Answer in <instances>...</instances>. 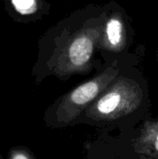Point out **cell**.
<instances>
[{"instance_id": "cell-1", "label": "cell", "mask_w": 158, "mask_h": 159, "mask_svg": "<svg viewBox=\"0 0 158 159\" xmlns=\"http://www.w3.org/2000/svg\"><path fill=\"white\" fill-rule=\"evenodd\" d=\"M146 89L135 75L122 73L82 114L76 123L116 122L139 110L146 100Z\"/></svg>"}, {"instance_id": "cell-2", "label": "cell", "mask_w": 158, "mask_h": 159, "mask_svg": "<svg viewBox=\"0 0 158 159\" xmlns=\"http://www.w3.org/2000/svg\"><path fill=\"white\" fill-rule=\"evenodd\" d=\"M117 60L112 61L91 79L62 95L47 112L45 122L52 128H63L76 121L98 99L108 86L122 73Z\"/></svg>"}, {"instance_id": "cell-3", "label": "cell", "mask_w": 158, "mask_h": 159, "mask_svg": "<svg viewBox=\"0 0 158 159\" xmlns=\"http://www.w3.org/2000/svg\"><path fill=\"white\" fill-rule=\"evenodd\" d=\"M104 15L105 12L89 19L67 38L56 64V73L60 77L69 78L92 70L94 56L99 49Z\"/></svg>"}, {"instance_id": "cell-4", "label": "cell", "mask_w": 158, "mask_h": 159, "mask_svg": "<svg viewBox=\"0 0 158 159\" xmlns=\"http://www.w3.org/2000/svg\"><path fill=\"white\" fill-rule=\"evenodd\" d=\"M128 21L119 8L105 11L102 21L99 49L108 53H121L128 48Z\"/></svg>"}, {"instance_id": "cell-5", "label": "cell", "mask_w": 158, "mask_h": 159, "mask_svg": "<svg viewBox=\"0 0 158 159\" xmlns=\"http://www.w3.org/2000/svg\"><path fill=\"white\" fill-rule=\"evenodd\" d=\"M133 147L146 158L158 159V119H149L142 124Z\"/></svg>"}, {"instance_id": "cell-6", "label": "cell", "mask_w": 158, "mask_h": 159, "mask_svg": "<svg viewBox=\"0 0 158 159\" xmlns=\"http://www.w3.org/2000/svg\"><path fill=\"white\" fill-rule=\"evenodd\" d=\"M15 10L21 15H31L37 10L36 0H11Z\"/></svg>"}, {"instance_id": "cell-7", "label": "cell", "mask_w": 158, "mask_h": 159, "mask_svg": "<svg viewBox=\"0 0 158 159\" xmlns=\"http://www.w3.org/2000/svg\"><path fill=\"white\" fill-rule=\"evenodd\" d=\"M8 159H34V157L28 150L21 147H17L10 151Z\"/></svg>"}, {"instance_id": "cell-8", "label": "cell", "mask_w": 158, "mask_h": 159, "mask_svg": "<svg viewBox=\"0 0 158 159\" xmlns=\"http://www.w3.org/2000/svg\"><path fill=\"white\" fill-rule=\"evenodd\" d=\"M0 159H3V157H1V155H0Z\"/></svg>"}, {"instance_id": "cell-9", "label": "cell", "mask_w": 158, "mask_h": 159, "mask_svg": "<svg viewBox=\"0 0 158 159\" xmlns=\"http://www.w3.org/2000/svg\"><path fill=\"white\" fill-rule=\"evenodd\" d=\"M157 61H158V52H157Z\"/></svg>"}]
</instances>
